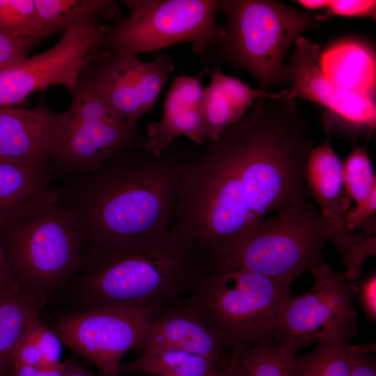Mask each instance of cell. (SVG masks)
<instances>
[{
    "label": "cell",
    "mask_w": 376,
    "mask_h": 376,
    "mask_svg": "<svg viewBox=\"0 0 376 376\" xmlns=\"http://www.w3.org/2000/svg\"><path fill=\"white\" fill-rule=\"evenodd\" d=\"M313 148L290 88L259 98L190 161L171 228L217 263L260 221L311 199L305 167Z\"/></svg>",
    "instance_id": "cell-1"
},
{
    "label": "cell",
    "mask_w": 376,
    "mask_h": 376,
    "mask_svg": "<svg viewBox=\"0 0 376 376\" xmlns=\"http://www.w3.org/2000/svg\"><path fill=\"white\" fill-rule=\"evenodd\" d=\"M193 150L175 141L159 153L137 147L98 170L61 178L59 201L77 227L83 251L171 229Z\"/></svg>",
    "instance_id": "cell-2"
},
{
    "label": "cell",
    "mask_w": 376,
    "mask_h": 376,
    "mask_svg": "<svg viewBox=\"0 0 376 376\" xmlns=\"http://www.w3.org/2000/svg\"><path fill=\"white\" fill-rule=\"evenodd\" d=\"M83 251L81 270L61 290L70 304L63 313L118 307L159 312L189 299L215 267L203 249L172 228Z\"/></svg>",
    "instance_id": "cell-3"
},
{
    "label": "cell",
    "mask_w": 376,
    "mask_h": 376,
    "mask_svg": "<svg viewBox=\"0 0 376 376\" xmlns=\"http://www.w3.org/2000/svg\"><path fill=\"white\" fill-rule=\"evenodd\" d=\"M218 9L226 17V36L201 61L204 68L214 61L243 68L263 89L293 82V69L284 65L285 56L304 31L324 19L269 0H221Z\"/></svg>",
    "instance_id": "cell-4"
},
{
    "label": "cell",
    "mask_w": 376,
    "mask_h": 376,
    "mask_svg": "<svg viewBox=\"0 0 376 376\" xmlns=\"http://www.w3.org/2000/svg\"><path fill=\"white\" fill-rule=\"evenodd\" d=\"M0 242L17 287L47 303L84 266L81 236L59 200L13 224Z\"/></svg>",
    "instance_id": "cell-5"
},
{
    "label": "cell",
    "mask_w": 376,
    "mask_h": 376,
    "mask_svg": "<svg viewBox=\"0 0 376 376\" xmlns=\"http://www.w3.org/2000/svg\"><path fill=\"white\" fill-rule=\"evenodd\" d=\"M290 288L256 272L216 265L187 301L241 352L274 338Z\"/></svg>",
    "instance_id": "cell-6"
},
{
    "label": "cell",
    "mask_w": 376,
    "mask_h": 376,
    "mask_svg": "<svg viewBox=\"0 0 376 376\" xmlns=\"http://www.w3.org/2000/svg\"><path fill=\"white\" fill-rule=\"evenodd\" d=\"M332 228L310 199L260 221L217 265L242 269L290 285L304 272L324 263Z\"/></svg>",
    "instance_id": "cell-7"
},
{
    "label": "cell",
    "mask_w": 376,
    "mask_h": 376,
    "mask_svg": "<svg viewBox=\"0 0 376 376\" xmlns=\"http://www.w3.org/2000/svg\"><path fill=\"white\" fill-rule=\"evenodd\" d=\"M130 15L107 26L102 47L139 54L191 42L203 61L224 40L217 0H125Z\"/></svg>",
    "instance_id": "cell-8"
},
{
    "label": "cell",
    "mask_w": 376,
    "mask_h": 376,
    "mask_svg": "<svg viewBox=\"0 0 376 376\" xmlns=\"http://www.w3.org/2000/svg\"><path fill=\"white\" fill-rule=\"evenodd\" d=\"M70 93L61 148L48 169L52 179L98 170L120 154L145 146L138 123L109 109L85 69Z\"/></svg>",
    "instance_id": "cell-9"
},
{
    "label": "cell",
    "mask_w": 376,
    "mask_h": 376,
    "mask_svg": "<svg viewBox=\"0 0 376 376\" xmlns=\"http://www.w3.org/2000/svg\"><path fill=\"white\" fill-rule=\"evenodd\" d=\"M159 313L146 308L118 307L59 313L50 327L72 350L104 376H119L122 359L139 353L149 327Z\"/></svg>",
    "instance_id": "cell-10"
},
{
    "label": "cell",
    "mask_w": 376,
    "mask_h": 376,
    "mask_svg": "<svg viewBox=\"0 0 376 376\" xmlns=\"http://www.w3.org/2000/svg\"><path fill=\"white\" fill-rule=\"evenodd\" d=\"M88 73L95 92L109 109L131 123L150 112L175 64L166 54L142 61L126 49L95 53Z\"/></svg>",
    "instance_id": "cell-11"
},
{
    "label": "cell",
    "mask_w": 376,
    "mask_h": 376,
    "mask_svg": "<svg viewBox=\"0 0 376 376\" xmlns=\"http://www.w3.org/2000/svg\"><path fill=\"white\" fill-rule=\"evenodd\" d=\"M311 272L313 285L287 301L275 338L299 339L308 345L315 340L320 328L336 322L357 323L358 314L353 301L358 281L347 280L343 272H334L325 263Z\"/></svg>",
    "instance_id": "cell-12"
},
{
    "label": "cell",
    "mask_w": 376,
    "mask_h": 376,
    "mask_svg": "<svg viewBox=\"0 0 376 376\" xmlns=\"http://www.w3.org/2000/svg\"><path fill=\"white\" fill-rule=\"evenodd\" d=\"M66 121V111H53L43 99L32 108H0V160L48 169Z\"/></svg>",
    "instance_id": "cell-13"
},
{
    "label": "cell",
    "mask_w": 376,
    "mask_h": 376,
    "mask_svg": "<svg viewBox=\"0 0 376 376\" xmlns=\"http://www.w3.org/2000/svg\"><path fill=\"white\" fill-rule=\"evenodd\" d=\"M334 114L327 111L323 116L326 138L323 143L313 148L308 155L305 178L311 196L320 208L324 220L332 228L331 242L339 251L341 257L346 255L363 238L354 234L343 224V219L351 207L352 200L347 196L343 183V162L331 145V132Z\"/></svg>",
    "instance_id": "cell-14"
},
{
    "label": "cell",
    "mask_w": 376,
    "mask_h": 376,
    "mask_svg": "<svg viewBox=\"0 0 376 376\" xmlns=\"http://www.w3.org/2000/svg\"><path fill=\"white\" fill-rule=\"evenodd\" d=\"M178 349L226 366L233 349L220 331L186 300L161 310L153 319L138 354Z\"/></svg>",
    "instance_id": "cell-15"
},
{
    "label": "cell",
    "mask_w": 376,
    "mask_h": 376,
    "mask_svg": "<svg viewBox=\"0 0 376 376\" xmlns=\"http://www.w3.org/2000/svg\"><path fill=\"white\" fill-rule=\"evenodd\" d=\"M320 46L302 36L295 42L292 55L294 86L291 95L321 104L334 114L368 127L370 132L376 125V108L373 100L335 84L318 65Z\"/></svg>",
    "instance_id": "cell-16"
},
{
    "label": "cell",
    "mask_w": 376,
    "mask_h": 376,
    "mask_svg": "<svg viewBox=\"0 0 376 376\" xmlns=\"http://www.w3.org/2000/svg\"><path fill=\"white\" fill-rule=\"evenodd\" d=\"M205 73L203 69L196 75H179L173 78L160 120L147 123L144 133L146 149L159 153L182 136L194 144L205 143L201 81Z\"/></svg>",
    "instance_id": "cell-17"
},
{
    "label": "cell",
    "mask_w": 376,
    "mask_h": 376,
    "mask_svg": "<svg viewBox=\"0 0 376 376\" xmlns=\"http://www.w3.org/2000/svg\"><path fill=\"white\" fill-rule=\"evenodd\" d=\"M48 169L0 160V235L15 222L59 200Z\"/></svg>",
    "instance_id": "cell-18"
},
{
    "label": "cell",
    "mask_w": 376,
    "mask_h": 376,
    "mask_svg": "<svg viewBox=\"0 0 376 376\" xmlns=\"http://www.w3.org/2000/svg\"><path fill=\"white\" fill-rule=\"evenodd\" d=\"M208 75L211 81L203 89L201 103L205 143L215 141L224 129L239 121L256 99L274 97L280 93L253 88L221 72L220 66Z\"/></svg>",
    "instance_id": "cell-19"
},
{
    "label": "cell",
    "mask_w": 376,
    "mask_h": 376,
    "mask_svg": "<svg viewBox=\"0 0 376 376\" xmlns=\"http://www.w3.org/2000/svg\"><path fill=\"white\" fill-rule=\"evenodd\" d=\"M319 68L338 86L373 100L375 56L366 43L357 40L334 43L320 55Z\"/></svg>",
    "instance_id": "cell-20"
},
{
    "label": "cell",
    "mask_w": 376,
    "mask_h": 376,
    "mask_svg": "<svg viewBox=\"0 0 376 376\" xmlns=\"http://www.w3.org/2000/svg\"><path fill=\"white\" fill-rule=\"evenodd\" d=\"M357 323L336 322L317 333L313 350L296 357L294 376H349L352 362L350 342Z\"/></svg>",
    "instance_id": "cell-21"
},
{
    "label": "cell",
    "mask_w": 376,
    "mask_h": 376,
    "mask_svg": "<svg viewBox=\"0 0 376 376\" xmlns=\"http://www.w3.org/2000/svg\"><path fill=\"white\" fill-rule=\"evenodd\" d=\"M46 301L18 288L0 295V376H11L17 348Z\"/></svg>",
    "instance_id": "cell-22"
},
{
    "label": "cell",
    "mask_w": 376,
    "mask_h": 376,
    "mask_svg": "<svg viewBox=\"0 0 376 376\" xmlns=\"http://www.w3.org/2000/svg\"><path fill=\"white\" fill-rule=\"evenodd\" d=\"M224 367L197 354L164 349L141 354L131 361L122 362L118 373L119 376H220Z\"/></svg>",
    "instance_id": "cell-23"
},
{
    "label": "cell",
    "mask_w": 376,
    "mask_h": 376,
    "mask_svg": "<svg viewBox=\"0 0 376 376\" xmlns=\"http://www.w3.org/2000/svg\"><path fill=\"white\" fill-rule=\"evenodd\" d=\"M307 344L301 340L271 338L235 352L237 376H294L296 353Z\"/></svg>",
    "instance_id": "cell-24"
},
{
    "label": "cell",
    "mask_w": 376,
    "mask_h": 376,
    "mask_svg": "<svg viewBox=\"0 0 376 376\" xmlns=\"http://www.w3.org/2000/svg\"><path fill=\"white\" fill-rule=\"evenodd\" d=\"M47 37L80 19L104 17L118 18L117 3L108 0H33Z\"/></svg>",
    "instance_id": "cell-25"
},
{
    "label": "cell",
    "mask_w": 376,
    "mask_h": 376,
    "mask_svg": "<svg viewBox=\"0 0 376 376\" xmlns=\"http://www.w3.org/2000/svg\"><path fill=\"white\" fill-rule=\"evenodd\" d=\"M61 340L49 327L40 320L32 326L21 340L14 365L39 368L53 367L61 362Z\"/></svg>",
    "instance_id": "cell-26"
},
{
    "label": "cell",
    "mask_w": 376,
    "mask_h": 376,
    "mask_svg": "<svg viewBox=\"0 0 376 376\" xmlns=\"http://www.w3.org/2000/svg\"><path fill=\"white\" fill-rule=\"evenodd\" d=\"M0 31L34 46L46 38L33 0H0Z\"/></svg>",
    "instance_id": "cell-27"
},
{
    "label": "cell",
    "mask_w": 376,
    "mask_h": 376,
    "mask_svg": "<svg viewBox=\"0 0 376 376\" xmlns=\"http://www.w3.org/2000/svg\"><path fill=\"white\" fill-rule=\"evenodd\" d=\"M343 178L347 196L356 204L376 189V177L365 146L354 144L343 163Z\"/></svg>",
    "instance_id": "cell-28"
},
{
    "label": "cell",
    "mask_w": 376,
    "mask_h": 376,
    "mask_svg": "<svg viewBox=\"0 0 376 376\" xmlns=\"http://www.w3.org/2000/svg\"><path fill=\"white\" fill-rule=\"evenodd\" d=\"M375 212L376 189L364 201L348 210L343 219L344 226L351 231L359 228L366 235H375Z\"/></svg>",
    "instance_id": "cell-29"
},
{
    "label": "cell",
    "mask_w": 376,
    "mask_h": 376,
    "mask_svg": "<svg viewBox=\"0 0 376 376\" xmlns=\"http://www.w3.org/2000/svg\"><path fill=\"white\" fill-rule=\"evenodd\" d=\"M34 45L17 36L0 31V70L11 67L27 58Z\"/></svg>",
    "instance_id": "cell-30"
},
{
    "label": "cell",
    "mask_w": 376,
    "mask_h": 376,
    "mask_svg": "<svg viewBox=\"0 0 376 376\" xmlns=\"http://www.w3.org/2000/svg\"><path fill=\"white\" fill-rule=\"evenodd\" d=\"M375 235H366L362 242L341 257V262L347 267L344 274L347 280L357 281L361 278L363 260L375 254Z\"/></svg>",
    "instance_id": "cell-31"
},
{
    "label": "cell",
    "mask_w": 376,
    "mask_h": 376,
    "mask_svg": "<svg viewBox=\"0 0 376 376\" xmlns=\"http://www.w3.org/2000/svg\"><path fill=\"white\" fill-rule=\"evenodd\" d=\"M329 13L345 17H370L375 19L376 1L373 0L327 1Z\"/></svg>",
    "instance_id": "cell-32"
},
{
    "label": "cell",
    "mask_w": 376,
    "mask_h": 376,
    "mask_svg": "<svg viewBox=\"0 0 376 376\" xmlns=\"http://www.w3.org/2000/svg\"><path fill=\"white\" fill-rule=\"evenodd\" d=\"M375 345H352V362L349 376H376V363L373 355Z\"/></svg>",
    "instance_id": "cell-33"
},
{
    "label": "cell",
    "mask_w": 376,
    "mask_h": 376,
    "mask_svg": "<svg viewBox=\"0 0 376 376\" xmlns=\"http://www.w3.org/2000/svg\"><path fill=\"white\" fill-rule=\"evenodd\" d=\"M360 306L366 317L373 322L376 320V274L371 272L361 281L357 282Z\"/></svg>",
    "instance_id": "cell-34"
},
{
    "label": "cell",
    "mask_w": 376,
    "mask_h": 376,
    "mask_svg": "<svg viewBox=\"0 0 376 376\" xmlns=\"http://www.w3.org/2000/svg\"><path fill=\"white\" fill-rule=\"evenodd\" d=\"M67 360L48 368L17 365L13 367L11 376H63Z\"/></svg>",
    "instance_id": "cell-35"
},
{
    "label": "cell",
    "mask_w": 376,
    "mask_h": 376,
    "mask_svg": "<svg viewBox=\"0 0 376 376\" xmlns=\"http://www.w3.org/2000/svg\"><path fill=\"white\" fill-rule=\"evenodd\" d=\"M63 376H104L91 371L75 354L67 359Z\"/></svg>",
    "instance_id": "cell-36"
},
{
    "label": "cell",
    "mask_w": 376,
    "mask_h": 376,
    "mask_svg": "<svg viewBox=\"0 0 376 376\" xmlns=\"http://www.w3.org/2000/svg\"><path fill=\"white\" fill-rule=\"evenodd\" d=\"M17 288L8 263L0 242V291Z\"/></svg>",
    "instance_id": "cell-37"
},
{
    "label": "cell",
    "mask_w": 376,
    "mask_h": 376,
    "mask_svg": "<svg viewBox=\"0 0 376 376\" xmlns=\"http://www.w3.org/2000/svg\"><path fill=\"white\" fill-rule=\"evenodd\" d=\"M297 3L308 10L325 8L327 0H299Z\"/></svg>",
    "instance_id": "cell-38"
},
{
    "label": "cell",
    "mask_w": 376,
    "mask_h": 376,
    "mask_svg": "<svg viewBox=\"0 0 376 376\" xmlns=\"http://www.w3.org/2000/svg\"><path fill=\"white\" fill-rule=\"evenodd\" d=\"M220 376H237L233 356L230 363L223 368Z\"/></svg>",
    "instance_id": "cell-39"
},
{
    "label": "cell",
    "mask_w": 376,
    "mask_h": 376,
    "mask_svg": "<svg viewBox=\"0 0 376 376\" xmlns=\"http://www.w3.org/2000/svg\"><path fill=\"white\" fill-rule=\"evenodd\" d=\"M5 291H6V290L0 291V295H1V293H3V292H5Z\"/></svg>",
    "instance_id": "cell-40"
}]
</instances>
